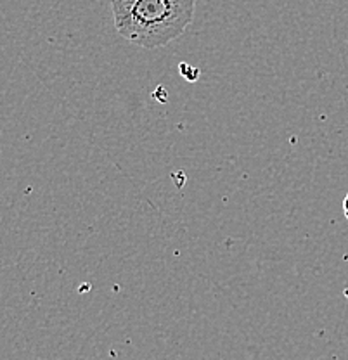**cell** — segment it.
I'll return each instance as SVG.
<instances>
[{
  "mask_svg": "<svg viewBox=\"0 0 348 360\" xmlns=\"http://www.w3.org/2000/svg\"><path fill=\"white\" fill-rule=\"evenodd\" d=\"M136 0H111V11H113V18L122 16L127 9H129Z\"/></svg>",
  "mask_w": 348,
  "mask_h": 360,
  "instance_id": "2",
  "label": "cell"
},
{
  "mask_svg": "<svg viewBox=\"0 0 348 360\" xmlns=\"http://www.w3.org/2000/svg\"><path fill=\"white\" fill-rule=\"evenodd\" d=\"M347 89H348V87H347Z\"/></svg>",
  "mask_w": 348,
  "mask_h": 360,
  "instance_id": "5",
  "label": "cell"
},
{
  "mask_svg": "<svg viewBox=\"0 0 348 360\" xmlns=\"http://www.w3.org/2000/svg\"><path fill=\"white\" fill-rule=\"evenodd\" d=\"M343 213H345V217L348 220V194L345 196V200H343Z\"/></svg>",
  "mask_w": 348,
  "mask_h": 360,
  "instance_id": "4",
  "label": "cell"
},
{
  "mask_svg": "<svg viewBox=\"0 0 348 360\" xmlns=\"http://www.w3.org/2000/svg\"><path fill=\"white\" fill-rule=\"evenodd\" d=\"M181 75L184 78H187L189 82H194V80H198V77H200V70H196V68L184 65V63H182V65H181Z\"/></svg>",
  "mask_w": 348,
  "mask_h": 360,
  "instance_id": "3",
  "label": "cell"
},
{
  "mask_svg": "<svg viewBox=\"0 0 348 360\" xmlns=\"http://www.w3.org/2000/svg\"><path fill=\"white\" fill-rule=\"evenodd\" d=\"M196 0H136L115 28L130 44L144 49L165 47L177 40L194 20Z\"/></svg>",
  "mask_w": 348,
  "mask_h": 360,
  "instance_id": "1",
  "label": "cell"
}]
</instances>
